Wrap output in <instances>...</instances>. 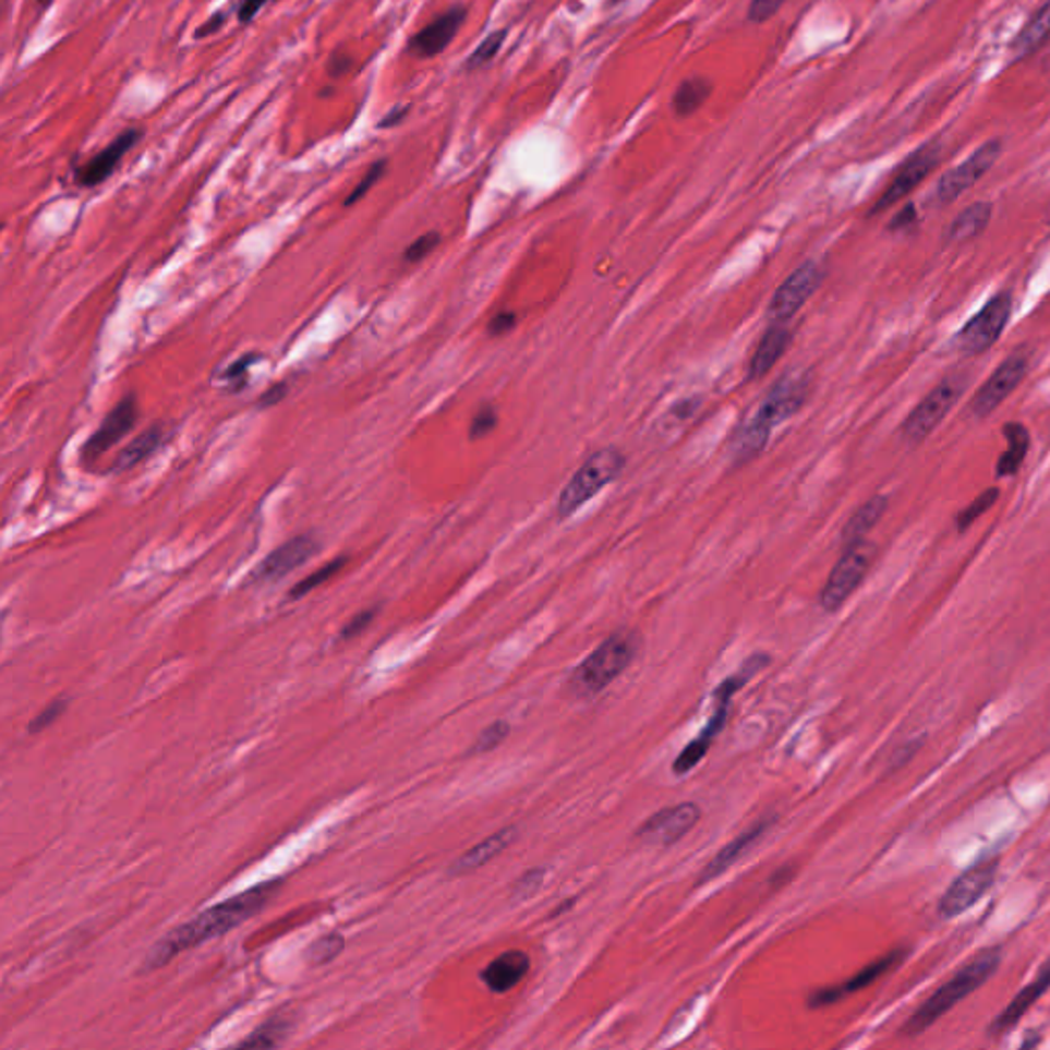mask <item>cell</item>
<instances>
[{
  "mask_svg": "<svg viewBox=\"0 0 1050 1050\" xmlns=\"http://www.w3.org/2000/svg\"><path fill=\"white\" fill-rule=\"evenodd\" d=\"M277 886H279L277 882L258 884L255 889L232 896L225 903L197 915L195 919H191L188 924L179 926L177 930H172L169 936H165L150 950V954L146 956L144 968L156 970V968L171 963L177 954H181L190 948L200 946L212 938L222 936L226 931L234 930L237 926H241L246 919L257 915L271 901V896L277 893Z\"/></svg>",
  "mask_w": 1050,
  "mask_h": 1050,
  "instance_id": "obj_1",
  "label": "cell"
},
{
  "mask_svg": "<svg viewBox=\"0 0 1050 1050\" xmlns=\"http://www.w3.org/2000/svg\"><path fill=\"white\" fill-rule=\"evenodd\" d=\"M809 393L810 376L807 372H790L777 379L756 417L737 433L733 442V456L737 462L753 460L765 448L775 425L788 421L805 407Z\"/></svg>",
  "mask_w": 1050,
  "mask_h": 1050,
  "instance_id": "obj_2",
  "label": "cell"
},
{
  "mask_svg": "<svg viewBox=\"0 0 1050 1050\" xmlns=\"http://www.w3.org/2000/svg\"><path fill=\"white\" fill-rule=\"evenodd\" d=\"M1001 954L998 950H982L968 965L963 966L946 985H942L903 1026L901 1033L905 1036H919L936 1024L940 1017L958 1005L963 999L975 993L981 985L993 977L998 970Z\"/></svg>",
  "mask_w": 1050,
  "mask_h": 1050,
  "instance_id": "obj_3",
  "label": "cell"
},
{
  "mask_svg": "<svg viewBox=\"0 0 1050 1050\" xmlns=\"http://www.w3.org/2000/svg\"><path fill=\"white\" fill-rule=\"evenodd\" d=\"M638 651V637L630 630L614 632L587 656L572 675V688L583 696H593L607 688L628 669Z\"/></svg>",
  "mask_w": 1050,
  "mask_h": 1050,
  "instance_id": "obj_4",
  "label": "cell"
},
{
  "mask_svg": "<svg viewBox=\"0 0 1050 1050\" xmlns=\"http://www.w3.org/2000/svg\"><path fill=\"white\" fill-rule=\"evenodd\" d=\"M626 458L620 449L603 448L587 458L583 466L570 476L567 486L558 497V517L567 519L577 509H581L587 500L595 497L602 488L620 476Z\"/></svg>",
  "mask_w": 1050,
  "mask_h": 1050,
  "instance_id": "obj_5",
  "label": "cell"
},
{
  "mask_svg": "<svg viewBox=\"0 0 1050 1050\" xmlns=\"http://www.w3.org/2000/svg\"><path fill=\"white\" fill-rule=\"evenodd\" d=\"M877 546L868 540H860L856 544L845 546L842 558L831 570L825 587L821 591V605L826 612H837L849 595L860 587L864 577L874 563Z\"/></svg>",
  "mask_w": 1050,
  "mask_h": 1050,
  "instance_id": "obj_6",
  "label": "cell"
},
{
  "mask_svg": "<svg viewBox=\"0 0 1050 1050\" xmlns=\"http://www.w3.org/2000/svg\"><path fill=\"white\" fill-rule=\"evenodd\" d=\"M963 390H965V378L950 376L944 382H940L907 417V421L903 425V437L909 444L924 442L931 431L944 421L948 411L961 398Z\"/></svg>",
  "mask_w": 1050,
  "mask_h": 1050,
  "instance_id": "obj_7",
  "label": "cell"
},
{
  "mask_svg": "<svg viewBox=\"0 0 1050 1050\" xmlns=\"http://www.w3.org/2000/svg\"><path fill=\"white\" fill-rule=\"evenodd\" d=\"M1010 314L1012 295L1007 292L998 293L966 323L956 337V345L968 355H979L995 345L1010 321Z\"/></svg>",
  "mask_w": 1050,
  "mask_h": 1050,
  "instance_id": "obj_8",
  "label": "cell"
},
{
  "mask_svg": "<svg viewBox=\"0 0 1050 1050\" xmlns=\"http://www.w3.org/2000/svg\"><path fill=\"white\" fill-rule=\"evenodd\" d=\"M999 155H1001V142L989 140L966 160H963L958 167L944 172L938 181V188H936L938 204L946 206V204L956 202L966 190H970L977 181H981L985 172L991 171V167L995 165Z\"/></svg>",
  "mask_w": 1050,
  "mask_h": 1050,
  "instance_id": "obj_9",
  "label": "cell"
},
{
  "mask_svg": "<svg viewBox=\"0 0 1050 1050\" xmlns=\"http://www.w3.org/2000/svg\"><path fill=\"white\" fill-rule=\"evenodd\" d=\"M823 281V269L819 263L807 261L800 267H796L788 279L775 290L774 298L768 309V318L772 323H788L796 312L809 302L810 295L817 292V288Z\"/></svg>",
  "mask_w": 1050,
  "mask_h": 1050,
  "instance_id": "obj_10",
  "label": "cell"
},
{
  "mask_svg": "<svg viewBox=\"0 0 1050 1050\" xmlns=\"http://www.w3.org/2000/svg\"><path fill=\"white\" fill-rule=\"evenodd\" d=\"M940 155H942V148H940L938 140H931L928 144H924L921 148H917L901 165V169L896 172L895 179L891 181V185L886 188V191L880 195L879 202L870 209V216H877L880 212H884L886 207L895 206L896 202L907 197L936 169V165L940 162Z\"/></svg>",
  "mask_w": 1050,
  "mask_h": 1050,
  "instance_id": "obj_11",
  "label": "cell"
},
{
  "mask_svg": "<svg viewBox=\"0 0 1050 1050\" xmlns=\"http://www.w3.org/2000/svg\"><path fill=\"white\" fill-rule=\"evenodd\" d=\"M700 821V807L696 802H681L669 809L659 810L638 829V840L649 845H673L684 840Z\"/></svg>",
  "mask_w": 1050,
  "mask_h": 1050,
  "instance_id": "obj_12",
  "label": "cell"
},
{
  "mask_svg": "<svg viewBox=\"0 0 1050 1050\" xmlns=\"http://www.w3.org/2000/svg\"><path fill=\"white\" fill-rule=\"evenodd\" d=\"M995 874H998L995 861H982L979 866L966 870L965 874H961L948 886L946 893L940 901V915L952 919L970 909L991 889Z\"/></svg>",
  "mask_w": 1050,
  "mask_h": 1050,
  "instance_id": "obj_13",
  "label": "cell"
},
{
  "mask_svg": "<svg viewBox=\"0 0 1050 1050\" xmlns=\"http://www.w3.org/2000/svg\"><path fill=\"white\" fill-rule=\"evenodd\" d=\"M1026 372H1028V358L1017 353V351L1014 355H1010L991 374V378L982 384L979 393L973 398V405H970L973 413L977 417H987V414L993 413L999 405L1016 390L1019 382L1026 376Z\"/></svg>",
  "mask_w": 1050,
  "mask_h": 1050,
  "instance_id": "obj_14",
  "label": "cell"
},
{
  "mask_svg": "<svg viewBox=\"0 0 1050 1050\" xmlns=\"http://www.w3.org/2000/svg\"><path fill=\"white\" fill-rule=\"evenodd\" d=\"M136 419H138L136 397L128 395V397L121 398L120 402L107 413L101 427L95 431L90 435V439L86 442V446L83 448V458L86 462L97 460L99 456H104L105 451H109L118 442H121L123 435H128L130 431L134 430Z\"/></svg>",
  "mask_w": 1050,
  "mask_h": 1050,
  "instance_id": "obj_15",
  "label": "cell"
},
{
  "mask_svg": "<svg viewBox=\"0 0 1050 1050\" xmlns=\"http://www.w3.org/2000/svg\"><path fill=\"white\" fill-rule=\"evenodd\" d=\"M142 140V132L136 128H130L121 132L120 136L111 140L99 155L93 156L85 167L76 174L79 185L83 188H97L105 183L113 171L120 167L123 156L128 155Z\"/></svg>",
  "mask_w": 1050,
  "mask_h": 1050,
  "instance_id": "obj_16",
  "label": "cell"
},
{
  "mask_svg": "<svg viewBox=\"0 0 1050 1050\" xmlns=\"http://www.w3.org/2000/svg\"><path fill=\"white\" fill-rule=\"evenodd\" d=\"M464 21V7H451L444 15L431 21L427 27H423L419 34L414 35L409 41V52L419 58L439 56L454 41Z\"/></svg>",
  "mask_w": 1050,
  "mask_h": 1050,
  "instance_id": "obj_17",
  "label": "cell"
},
{
  "mask_svg": "<svg viewBox=\"0 0 1050 1050\" xmlns=\"http://www.w3.org/2000/svg\"><path fill=\"white\" fill-rule=\"evenodd\" d=\"M318 552V542L311 535H298L271 552L257 570V579L276 581L290 575L293 568L302 567Z\"/></svg>",
  "mask_w": 1050,
  "mask_h": 1050,
  "instance_id": "obj_18",
  "label": "cell"
},
{
  "mask_svg": "<svg viewBox=\"0 0 1050 1050\" xmlns=\"http://www.w3.org/2000/svg\"><path fill=\"white\" fill-rule=\"evenodd\" d=\"M714 700H716V708H714V712H712V716H710L707 726L702 728V733H700L696 739L691 740L688 747L675 759V763H673V772H675V774H688V772H691L702 759L707 758L708 749L712 747V743L719 737V733L723 731L726 719H728V710H731L733 698H731V696H724V693H714Z\"/></svg>",
  "mask_w": 1050,
  "mask_h": 1050,
  "instance_id": "obj_19",
  "label": "cell"
},
{
  "mask_svg": "<svg viewBox=\"0 0 1050 1050\" xmlns=\"http://www.w3.org/2000/svg\"><path fill=\"white\" fill-rule=\"evenodd\" d=\"M901 958H903V950H895V952L886 954L884 958H880L877 963L861 968L860 973H858L856 977H852L849 981L835 985V987L819 989L817 993L810 995V1007H821V1005H829V1003H837L840 999L847 998V995L860 991L864 987H868V985H872L877 979H880L886 970H891Z\"/></svg>",
  "mask_w": 1050,
  "mask_h": 1050,
  "instance_id": "obj_20",
  "label": "cell"
},
{
  "mask_svg": "<svg viewBox=\"0 0 1050 1050\" xmlns=\"http://www.w3.org/2000/svg\"><path fill=\"white\" fill-rule=\"evenodd\" d=\"M528 970H530V956L521 950H509L484 968L483 981L491 991L507 993L523 981Z\"/></svg>",
  "mask_w": 1050,
  "mask_h": 1050,
  "instance_id": "obj_21",
  "label": "cell"
},
{
  "mask_svg": "<svg viewBox=\"0 0 1050 1050\" xmlns=\"http://www.w3.org/2000/svg\"><path fill=\"white\" fill-rule=\"evenodd\" d=\"M1049 989L1050 961L1040 968L1038 977H1036L1033 982H1028V985L1017 993L1016 998L1012 999V1003L995 1017V1022L991 1024V1034L1005 1033V1030H1010L1012 1026H1016L1017 1022L1022 1019V1016H1024V1014L1033 1007L1034 1003L1042 998Z\"/></svg>",
  "mask_w": 1050,
  "mask_h": 1050,
  "instance_id": "obj_22",
  "label": "cell"
},
{
  "mask_svg": "<svg viewBox=\"0 0 1050 1050\" xmlns=\"http://www.w3.org/2000/svg\"><path fill=\"white\" fill-rule=\"evenodd\" d=\"M516 826H505V829H500L497 833H493L491 837H486L481 844H476L472 849H468L464 856H462L460 860H456V864L451 866V872H454V874H466V872L479 870L481 866L488 864L491 860H495L499 854H503L509 845L516 842Z\"/></svg>",
  "mask_w": 1050,
  "mask_h": 1050,
  "instance_id": "obj_23",
  "label": "cell"
},
{
  "mask_svg": "<svg viewBox=\"0 0 1050 1050\" xmlns=\"http://www.w3.org/2000/svg\"><path fill=\"white\" fill-rule=\"evenodd\" d=\"M788 343H790V330L784 327V323H772V327L765 330V335L761 337V341L756 347V353H753L751 365H749V378L756 379L765 376L774 367L775 362L782 358V353L786 351Z\"/></svg>",
  "mask_w": 1050,
  "mask_h": 1050,
  "instance_id": "obj_24",
  "label": "cell"
},
{
  "mask_svg": "<svg viewBox=\"0 0 1050 1050\" xmlns=\"http://www.w3.org/2000/svg\"><path fill=\"white\" fill-rule=\"evenodd\" d=\"M770 823H772L770 819H761L756 825L749 826L747 831H743L739 837H735L731 844L724 845L723 849L716 854V858L710 861L707 868H704L700 882H708V880L721 877L724 870H728L735 861L739 860L743 854H747V849L756 844L759 837L768 831Z\"/></svg>",
  "mask_w": 1050,
  "mask_h": 1050,
  "instance_id": "obj_25",
  "label": "cell"
},
{
  "mask_svg": "<svg viewBox=\"0 0 1050 1050\" xmlns=\"http://www.w3.org/2000/svg\"><path fill=\"white\" fill-rule=\"evenodd\" d=\"M1050 39V0H1047L1028 23L1022 27V32L1014 37L1010 52L1014 60H1024L1028 56L1038 52Z\"/></svg>",
  "mask_w": 1050,
  "mask_h": 1050,
  "instance_id": "obj_26",
  "label": "cell"
},
{
  "mask_svg": "<svg viewBox=\"0 0 1050 1050\" xmlns=\"http://www.w3.org/2000/svg\"><path fill=\"white\" fill-rule=\"evenodd\" d=\"M886 507H889V500L882 495L866 500L860 509L849 517V521L845 523L844 535H842L845 546L866 540V534L879 523L884 516V511H886Z\"/></svg>",
  "mask_w": 1050,
  "mask_h": 1050,
  "instance_id": "obj_27",
  "label": "cell"
},
{
  "mask_svg": "<svg viewBox=\"0 0 1050 1050\" xmlns=\"http://www.w3.org/2000/svg\"><path fill=\"white\" fill-rule=\"evenodd\" d=\"M1003 435L1007 439V451L999 458L998 462V476L1001 479L1016 474L1030 448V433L1022 423H1007L1003 427Z\"/></svg>",
  "mask_w": 1050,
  "mask_h": 1050,
  "instance_id": "obj_28",
  "label": "cell"
},
{
  "mask_svg": "<svg viewBox=\"0 0 1050 1050\" xmlns=\"http://www.w3.org/2000/svg\"><path fill=\"white\" fill-rule=\"evenodd\" d=\"M991 220V204L977 202L963 209L952 226L948 228L946 239L952 242L970 241L979 237Z\"/></svg>",
  "mask_w": 1050,
  "mask_h": 1050,
  "instance_id": "obj_29",
  "label": "cell"
},
{
  "mask_svg": "<svg viewBox=\"0 0 1050 1050\" xmlns=\"http://www.w3.org/2000/svg\"><path fill=\"white\" fill-rule=\"evenodd\" d=\"M712 93V83L707 79H688L675 88L673 93V111L677 118L693 116L702 105L707 104Z\"/></svg>",
  "mask_w": 1050,
  "mask_h": 1050,
  "instance_id": "obj_30",
  "label": "cell"
},
{
  "mask_svg": "<svg viewBox=\"0 0 1050 1050\" xmlns=\"http://www.w3.org/2000/svg\"><path fill=\"white\" fill-rule=\"evenodd\" d=\"M162 435H165V431L160 427H150V430L140 433L130 446L121 449L120 458L116 460V468L118 470H130V468L140 464L142 460H146L148 456H153L158 446L162 444Z\"/></svg>",
  "mask_w": 1050,
  "mask_h": 1050,
  "instance_id": "obj_31",
  "label": "cell"
},
{
  "mask_svg": "<svg viewBox=\"0 0 1050 1050\" xmlns=\"http://www.w3.org/2000/svg\"><path fill=\"white\" fill-rule=\"evenodd\" d=\"M999 488H987L985 493H981L977 499L973 500L968 507H965L958 517H956V526L961 532H965L968 526H973L982 514H987L995 503H998Z\"/></svg>",
  "mask_w": 1050,
  "mask_h": 1050,
  "instance_id": "obj_32",
  "label": "cell"
},
{
  "mask_svg": "<svg viewBox=\"0 0 1050 1050\" xmlns=\"http://www.w3.org/2000/svg\"><path fill=\"white\" fill-rule=\"evenodd\" d=\"M283 1038H286V1024H283V1019H274V1022H267L265 1026H261L258 1030H255L249 1040L242 1042L241 1047H249V1049H269V1047L281 1045Z\"/></svg>",
  "mask_w": 1050,
  "mask_h": 1050,
  "instance_id": "obj_33",
  "label": "cell"
},
{
  "mask_svg": "<svg viewBox=\"0 0 1050 1050\" xmlns=\"http://www.w3.org/2000/svg\"><path fill=\"white\" fill-rule=\"evenodd\" d=\"M345 563H347V558H335L333 563H328L325 567L314 570L306 579H302L298 586L293 587L290 595H292V598H302V595L311 593L312 589H316V587L327 583L328 579H333V577L345 567Z\"/></svg>",
  "mask_w": 1050,
  "mask_h": 1050,
  "instance_id": "obj_34",
  "label": "cell"
},
{
  "mask_svg": "<svg viewBox=\"0 0 1050 1050\" xmlns=\"http://www.w3.org/2000/svg\"><path fill=\"white\" fill-rule=\"evenodd\" d=\"M507 39V29H500V32H493L484 39L483 44L472 52V56L468 58L466 67L468 69H481L484 64H488L497 53H499L500 46L505 44Z\"/></svg>",
  "mask_w": 1050,
  "mask_h": 1050,
  "instance_id": "obj_35",
  "label": "cell"
},
{
  "mask_svg": "<svg viewBox=\"0 0 1050 1050\" xmlns=\"http://www.w3.org/2000/svg\"><path fill=\"white\" fill-rule=\"evenodd\" d=\"M386 169H388V160H386V158L374 162V165L367 169V172L363 174L362 181L355 185V190L349 193V197L345 200V206H353V204H358L360 200H363V197L367 195V191L372 190V188L378 183L379 179L384 177Z\"/></svg>",
  "mask_w": 1050,
  "mask_h": 1050,
  "instance_id": "obj_36",
  "label": "cell"
},
{
  "mask_svg": "<svg viewBox=\"0 0 1050 1050\" xmlns=\"http://www.w3.org/2000/svg\"><path fill=\"white\" fill-rule=\"evenodd\" d=\"M507 735H509V724L505 721H497V723L486 726L476 740V745L472 747V753H486V751L499 747L500 743L507 739Z\"/></svg>",
  "mask_w": 1050,
  "mask_h": 1050,
  "instance_id": "obj_37",
  "label": "cell"
},
{
  "mask_svg": "<svg viewBox=\"0 0 1050 1050\" xmlns=\"http://www.w3.org/2000/svg\"><path fill=\"white\" fill-rule=\"evenodd\" d=\"M341 946H343V940H341L339 936H327V938L318 940V942L309 950V952H311L312 963H314V965L328 963L330 958H335V956L339 954Z\"/></svg>",
  "mask_w": 1050,
  "mask_h": 1050,
  "instance_id": "obj_38",
  "label": "cell"
},
{
  "mask_svg": "<svg viewBox=\"0 0 1050 1050\" xmlns=\"http://www.w3.org/2000/svg\"><path fill=\"white\" fill-rule=\"evenodd\" d=\"M439 234L437 232H427L423 237H419L417 241L411 242L405 251V261L407 263H417V261H423V258L430 255L431 251L439 244Z\"/></svg>",
  "mask_w": 1050,
  "mask_h": 1050,
  "instance_id": "obj_39",
  "label": "cell"
},
{
  "mask_svg": "<svg viewBox=\"0 0 1050 1050\" xmlns=\"http://www.w3.org/2000/svg\"><path fill=\"white\" fill-rule=\"evenodd\" d=\"M497 427V411L493 407H483L476 417L472 419V425H470V437L472 439H479V437H484L486 433Z\"/></svg>",
  "mask_w": 1050,
  "mask_h": 1050,
  "instance_id": "obj_40",
  "label": "cell"
},
{
  "mask_svg": "<svg viewBox=\"0 0 1050 1050\" xmlns=\"http://www.w3.org/2000/svg\"><path fill=\"white\" fill-rule=\"evenodd\" d=\"M784 2H786V0H751L749 11H747V17H749V21H753V23H763V21L774 17L777 9H780Z\"/></svg>",
  "mask_w": 1050,
  "mask_h": 1050,
  "instance_id": "obj_41",
  "label": "cell"
},
{
  "mask_svg": "<svg viewBox=\"0 0 1050 1050\" xmlns=\"http://www.w3.org/2000/svg\"><path fill=\"white\" fill-rule=\"evenodd\" d=\"M255 362H258V355H244L239 362L232 363V365L228 367L226 379L234 386V390H241L242 386H244L246 374H249L251 365Z\"/></svg>",
  "mask_w": 1050,
  "mask_h": 1050,
  "instance_id": "obj_42",
  "label": "cell"
},
{
  "mask_svg": "<svg viewBox=\"0 0 1050 1050\" xmlns=\"http://www.w3.org/2000/svg\"><path fill=\"white\" fill-rule=\"evenodd\" d=\"M64 708H67V700H56V702L46 708V710H44V712H41V714H39L35 721H32L29 731H32V733H39V731H44L46 726H50V724H52L53 721H56V719L62 714V712H64Z\"/></svg>",
  "mask_w": 1050,
  "mask_h": 1050,
  "instance_id": "obj_43",
  "label": "cell"
},
{
  "mask_svg": "<svg viewBox=\"0 0 1050 1050\" xmlns=\"http://www.w3.org/2000/svg\"><path fill=\"white\" fill-rule=\"evenodd\" d=\"M546 877V872L542 868H535V870H530L526 872L521 879L517 880L516 893L519 896L532 895L534 891H538V886L542 884V880Z\"/></svg>",
  "mask_w": 1050,
  "mask_h": 1050,
  "instance_id": "obj_44",
  "label": "cell"
},
{
  "mask_svg": "<svg viewBox=\"0 0 1050 1050\" xmlns=\"http://www.w3.org/2000/svg\"><path fill=\"white\" fill-rule=\"evenodd\" d=\"M374 616H376V610H367V612L358 614L353 620L345 624V628L341 630V638L349 640V638H355L358 635H362L363 630L374 620Z\"/></svg>",
  "mask_w": 1050,
  "mask_h": 1050,
  "instance_id": "obj_45",
  "label": "cell"
},
{
  "mask_svg": "<svg viewBox=\"0 0 1050 1050\" xmlns=\"http://www.w3.org/2000/svg\"><path fill=\"white\" fill-rule=\"evenodd\" d=\"M274 0H242L237 9V17L241 21L242 25L244 23H251L253 19L257 17L258 11L267 4H271Z\"/></svg>",
  "mask_w": 1050,
  "mask_h": 1050,
  "instance_id": "obj_46",
  "label": "cell"
},
{
  "mask_svg": "<svg viewBox=\"0 0 1050 1050\" xmlns=\"http://www.w3.org/2000/svg\"><path fill=\"white\" fill-rule=\"evenodd\" d=\"M516 323L517 318L514 312H500V314H497V316L491 321L488 333L495 335V337H499V335H505V333H509L511 328L516 327Z\"/></svg>",
  "mask_w": 1050,
  "mask_h": 1050,
  "instance_id": "obj_47",
  "label": "cell"
},
{
  "mask_svg": "<svg viewBox=\"0 0 1050 1050\" xmlns=\"http://www.w3.org/2000/svg\"><path fill=\"white\" fill-rule=\"evenodd\" d=\"M411 111V105H397L395 109H390L382 120H379V130H388V128H397L402 121L407 120Z\"/></svg>",
  "mask_w": 1050,
  "mask_h": 1050,
  "instance_id": "obj_48",
  "label": "cell"
},
{
  "mask_svg": "<svg viewBox=\"0 0 1050 1050\" xmlns=\"http://www.w3.org/2000/svg\"><path fill=\"white\" fill-rule=\"evenodd\" d=\"M351 64H353V62H351V58H349L347 53L335 52L333 53V58L328 60V74H330L333 79H339V76H343L345 72H349Z\"/></svg>",
  "mask_w": 1050,
  "mask_h": 1050,
  "instance_id": "obj_49",
  "label": "cell"
},
{
  "mask_svg": "<svg viewBox=\"0 0 1050 1050\" xmlns=\"http://www.w3.org/2000/svg\"><path fill=\"white\" fill-rule=\"evenodd\" d=\"M225 13H216L214 17L207 19L206 23L195 32V37H197V39H204L207 35L218 34V32L225 27Z\"/></svg>",
  "mask_w": 1050,
  "mask_h": 1050,
  "instance_id": "obj_50",
  "label": "cell"
},
{
  "mask_svg": "<svg viewBox=\"0 0 1050 1050\" xmlns=\"http://www.w3.org/2000/svg\"><path fill=\"white\" fill-rule=\"evenodd\" d=\"M915 220H917L915 206H913V204H907V206L903 207V209L896 214L889 228H891V230H903V228H907V226L915 225Z\"/></svg>",
  "mask_w": 1050,
  "mask_h": 1050,
  "instance_id": "obj_51",
  "label": "cell"
},
{
  "mask_svg": "<svg viewBox=\"0 0 1050 1050\" xmlns=\"http://www.w3.org/2000/svg\"><path fill=\"white\" fill-rule=\"evenodd\" d=\"M286 395H288V386H286V384H274L263 397L258 398V405H261V407H274V405H277Z\"/></svg>",
  "mask_w": 1050,
  "mask_h": 1050,
  "instance_id": "obj_52",
  "label": "cell"
},
{
  "mask_svg": "<svg viewBox=\"0 0 1050 1050\" xmlns=\"http://www.w3.org/2000/svg\"><path fill=\"white\" fill-rule=\"evenodd\" d=\"M52 2L53 0H37V7H39V9H48Z\"/></svg>",
  "mask_w": 1050,
  "mask_h": 1050,
  "instance_id": "obj_53",
  "label": "cell"
},
{
  "mask_svg": "<svg viewBox=\"0 0 1050 1050\" xmlns=\"http://www.w3.org/2000/svg\"><path fill=\"white\" fill-rule=\"evenodd\" d=\"M618 2H624V0H612V4H618Z\"/></svg>",
  "mask_w": 1050,
  "mask_h": 1050,
  "instance_id": "obj_54",
  "label": "cell"
}]
</instances>
